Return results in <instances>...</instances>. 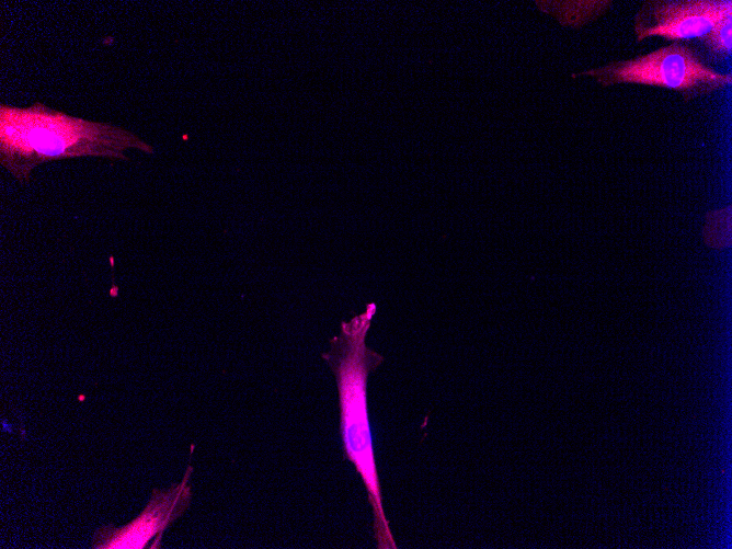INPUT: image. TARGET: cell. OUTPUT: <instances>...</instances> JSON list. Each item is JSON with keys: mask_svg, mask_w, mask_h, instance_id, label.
Instances as JSON below:
<instances>
[{"mask_svg": "<svg viewBox=\"0 0 732 549\" xmlns=\"http://www.w3.org/2000/svg\"><path fill=\"white\" fill-rule=\"evenodd\" d=\"M184 480L171 487L167 492H157L145 513L134 523L119 530L113 531L106 542L99 548H142L152 536L164 530L188 506L191 487L187 483L188 472Z\"/></svg>", "mask_w": 732, "mask_h": 549, "instance_id": "5", "label": "cell"}, {"mask_svg": "<svg viewBox=\"0 0 732 549\" xmlns=\"http://www.w3.org/2000/svg\"><path fill=\"white\" fill-rule=\"evenodd\" d=\"M732 12L730 0H648L633 18L637 43L657 36L666 41H704Z\"/></svg>", "mask_w": 732, "mask_h": 549, "instance_id": "4", "label": "cell"}, {"mask_svg": "<svg viewBox=\"0 0 732 549\" xmlns=\"http://www.w3.org/2000/svg\"><path fill=\"white\" fill-rule=\"evenodd\" d=\"M571 77H592L603 87L639 84L662 88L678 93L685 102L712 94L732 83L731 73L714 70L696 49L679 42Z\"/></svg>", "mask_w": 732, "mask_h": 549, "instance_id": "3", "label": "cell"}, {"mask_svg": "<svg viewBox=\"0 0 732 549\" xmlns=\"http://www.w3.org/2000/svg\"><path fill=\"white\" fill-rule=\"evenodd\" d=\"M732 12L724 15L702 41L713 58H727L732 52Z\"/></svg>", "mask_w": 732, "mask_h": 549, "instance_id": "6", "label": "cell"}, {"mask_svg": "<svg viewBox=\"0 0 732 549\" xmlns=\"http://www.w3.org/2000/svg\"><path fill=\"white\" fill-rule=\"evenodd\" d=\"M730 218L731 207L711 211L707 215V221L704 228V239L710 247H724L730 244Z\"/></svg>", "mask_w": 732, "mask_h": 549, "instance_id": "7", "label": "cell"}, {"mask_svg": "<svg viewBox=\"0 0 732 549\" xmlns=\"http://www.w3.org/2000/svg\"><path fill=\"white\" fill-rule=\"evenodd\" d=\"M376 304L350 321L330 340L322 358L332 369L338 386L340 431L345 458L363 480L373 510V528L378 549H397L385 514L367 404V382L371 370L384 357L366 344L367 332L376 313Z\"/></svg>", "mask_w": 732, "mask_h": 549, "instance_id": "2", "label": "cell"}, {"mask_svg": "<svg viewBox=\"0 0 732 549\" xmlns=\"http://www.w3.org/2000/svg\"><path fill=\"white\" fill-rule=\"evenodd\" d=\"M128 148L153 152L123 127L70 116L41 102L0 105V161L20 183L28 182L41 163L83 156L128 160Z\"/></svg>", "mask_w": 732, "mask_h": 549, "instance_id": "1", "label": "cell"}]
</instances>
